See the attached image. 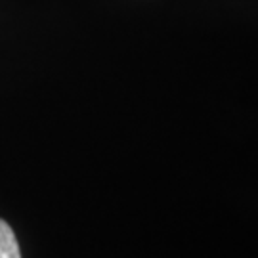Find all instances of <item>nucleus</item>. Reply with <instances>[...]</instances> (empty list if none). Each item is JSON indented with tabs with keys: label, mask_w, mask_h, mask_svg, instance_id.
<instances>
[{
	"label": "nucleus",
	"mask_w": 258,
	"mask_h": 258,
	"mask_svg": "<svg viewBox=\"0 0 258 258\" xmlns=\"http://www.w3.org/2000/svg\"><path fill=\"white\" fill-rule=\"evenodd\" d=\"M0 258H21L16 233L8 222L0 218Z\"/></svg>",
	"instance_id": "obj_1"
}]
</instances>
